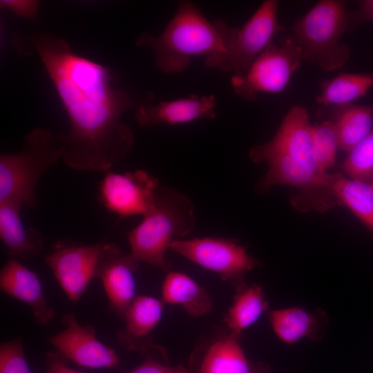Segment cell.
Wrapping results in <instances>:
<instances>
[{"label":"cell","mask_w":373,"mask_h":373,"mask_svg":"<svg viewBox=\"0 0 373 373\" xmlns=\"http://www.w3.org/2000/svg\"><path fill=\"white\" fill-rule=\"evenodd\" d=\"M269 321L277 336L287 344L312 336L317 328L316 317L299 307L271 311Z\"/></svg>","instance_id":"cell-25"},{"label":"cell","mask_w":373,"mask_h":373,"mask_svg":"<svg viewBox=\"0 0 373 373\" xmlns=\"http://www.w3.org/2000/svg\"><path fill=\"white\" fill-rule=\"evenodd\" d=\"M249 154L254 162L265 161L269 166L257 184L260 192H265L274 186L287 184L305 191L323 190L329 193L331 174L328 173H316L296 158L266 143L254 146Z\"/></svg>","instance_id":"cell-13"},{"label":"cell","mask_w":373,"mask_h":373,"mask_svg":"<svg viewBox=\"0 0 373 373\" xmlns=\"http://www.w3.org/2000/svg\"><path fill=\"white\" fill-rule=\"evenodd\" d=\"M64 134L39 127L24 137L21 150L0 155V204L35 207L36 187L42 175L61 157Z\"/></svg>","instance_id":"cell-4"},{"label":"cell","mask_w":373,"mask_h":373,"mask_svg":"<svg viewBox=\"0 0 373 373\" xmlns=\"http://www.w3.org/2000/svg\"><path fill=\"white\" fill-rule=\"evenodd\" d=\"M329 191L331 195L347 207L373 231V186L363 181L332 174Z\"/></svg>","instance_id":"cell-22"},{"label":"cell","mask_w":373,"mask_h":373,"mask_svg":"<svg viewBox=\"0 0 373 373\" xmlns=\"http://www.w3.org/2000/svg\"><path fill=\"white\" fill-rule=\"evenodd\" d=\"M169 250L218 274L236 290L245 285L246 274L259 265L236 239L204 237L175 240Z\"/></svg>","instance_id":"cell-7"},{"label":"cell","mask_w":373,"mask_h":373,"mask_svg":"<svg viewBox=\"0 0 373 373\" xmlns=\"http://www.w3.org/2000/svg\"><path fill=\"white\" fill-rule=\"evenodd\" d=\"M39 1L35 0H1V8L8 9L15 15L34 20L37 18Z\"/></svg>","instance_id":"cell-30"},{"label":"cell","mask_w":373,"mask_h":373,"mask_svg":"<svg viewBox=\"0 0 373 373\" xmlns=\"http://www.w3.org/2000/svg\"><path fill=\"white\" fill-rule=\"evenodd\" d=\"M104 243L83 245L69 240L57 241L44 257L68 298L76 303L95 278Z\"/></svg>","instance_id":"cell-9"},{"label":"cell","mask_w":373,"mask_h":373,"mask_svg":"<svg viewBox=\"0 0 373 373\" xmlns=\"http://www.w3.org/2000/svg\"><path fill=\"white\" fill-rule=\"evenodd\" d=\"M164 303L149 296H136L124 317L125 324L116 333L123 348L146 353L153 345L151 334L160 323Z\"/></svg>","instance_id":"cell-17"},{"label":"cell","mask_w":373,"mask_h":373,"mask_svg":"<svg viewBox=\"0 0 373 373\" xmlns=\"http://www.w3.org/2000/svg\"><path fill=\"white\" fill-rule=\"evenodd\" d=\"M366 21H373V0L359 1L358 9L350 13V26L352 28Z\"/></svg>","instance_id":"cell-32"},{"label":"cell","mask_w":373,"mask_h":373,"mask_svg":"<svg viewBox=\"0 0 373 373\" xmlns=\"http://www.w3.org/2000/svg\"><path fill=\"white\" fill-rule=\"evenodd\" d=\"M0 373H32L26 361L21 338L0 344Z\"/></svg>","instance_id":"cell-28"},{"label":"cell","mask_w":373,"mask_h":373,"mask_svg":"<svg viewBox=\"0 0 373 373\" xmlns=\"http://www.w3.org/2000/svg\"><path fill=\"white\" fill-rule=\"evenodd\" d=\"M278 2L266 0L241 28L229 26L224 30V51L205 66L224 73L242 75L254 61L271 44L285 28L278 23Z\"/></svg>","instance_id":"cell-6"},{"label":"cell","mask_w":373,"mask_h":373,"mask_svg":"<svg viewBox=\"0 0 373 373\" xmlns=\"http://www.w3.org/2000/svg\"><path fill=\"white\" fill-rule=\"evenodd\" d=\"M253 373H265V370L262 367H253Z\"/></svg>","instance_id":"cell-33"},{"label":"cell","mask_w":373,"mask_h":373,"mask_svg":"<svg viewBox=\"0 0 373 373\" xmlns=\"http://www.w3.org/2000/svg\"><path fill=\"white\" fill-rule=\"evenodd\" d=\"M314 152L319 169L327 173L334 164L336 151L339 149L338 137L335 124L325 121L312 126Z\"/></svg>","instance_id":"cell-27"},{"label":"cell","mask_w":373,"mask_h":373,"mask_svg":"<svg viewBox=\"0 0 373 373\" xmlns=\"http://www.w3.org/2000/svg\"><path fill=\"white\" fill-rule=\"evenodd\" d=\"M226 24L221 19L209 21L195 3L182 1L159 36L144 32L136 46L149 48L163 73H179L193 57H204L205 66L224 51Z\"/></svg>","instance_id":"cell-2"},{"label":"cell","mask_w":373,"mask_h":373,"mask_svg":"<svg viewBox=\"0 0 373 373\" xmlns=\"http://www.w3.org/2000/svg\"><path fill=\"white\" fill-rule=\"evenodd\" d=\"M161 294L164 304L180 305L193 317L206 315L213 308V300L205 289L182 272H167Z\"/></svg>","instance_id":"cell-20"},{"label":"cell","mask_w":373,"mask_h":373,"mask_svg":"<svg viewBox=\"0 0 373 373\" xmlns=\"http://www.w3.org/2000/svg\"><path fill=\"white\" fill-rule=\"evenodd\" d=\"M302 52L293 37L280 46L271 44L242 75H233L231 84L236 94L254 100L260 93L283 91L300 66Z\"/></svg>","instance_id":"cell-8"},{"label":"cell","mask_w":373,"mask_h":373,"mask_svg":"<svg viewBox=\"0 0 373 373\" xmlns=\"http://www.w3.org/2000/svg\"><path fill=\"white\" fill-rule=\"evenodd\" d=\"M142 356L143 361L129 373H189L182 365H169L164 349L157 345L152 346Z\"/></svg>","instance_id":"cell-29"},{"label":"cell","mask_w":373,"mask_h":373,"mask_svg":"<svg viewBox=\"0 0 373 373\" xmlns=\"http://www.w3.org/2000/svg\"><path fill=\"white\" fill-rule=\"evenodd\" d=\"M268 302L260 286L247 285L235 290L231 305L224 315L225 327L241 335L254 324L267 309Z\"/></svg>","instance_id":"cell-21"},{"label":"cell","mask_w":373,"mask_h":373,"mask_svg":"<svg viewBox=\"0 0 373 373\" xmlns=\"http://www.w3.org/2000/svg\"><path fill=\"white\" fill-rule=\"evenodd\" d=\"M21 208L12 204H0V237L10 257L30 259L41 251L44 239L38 229L24 226Z\"/></svg>","instance_id":"cell-19"},{"label":"cell","mask_w":373,"mask_h":373,"mask_svg":"<svg viewBox=\"0 0 373 373\" xmlns=\"http://www.w3.org/2000/svg\"><path fill=\"white\" fill-rule=\"evenodd\" d=\"M195 225L191 200L181 192L160 184L152 209L127 233L130 255L138 262L168 272L171 265L166 258V251L172 242L189 235Z\"/></svg>","instance_id":"cell-3"},{"label":"cell","mask_w":373,"mask_h":373,"mask_svg":"<svg viewBox=\"0 0 373 373\" xmlns=\"http://www.w3.org/2000/svg\"><path fill=\"white\" fill-rule=\"evenodd\" d=\"M138 265L116 244L103 245L95 278L101 280L111 308L122 318L136 297L134 274Z\"/></svg>","instance_id":"cell-14"},{"label":"cell","mask_w":373,"mask_h":373,"mask_svg":"<svg viewBox=\"0 0 373 373\" xmlns=\"http://www.w3.org/2000/svg\"><path fill=\"white\" fill-rule=\"evenodd\" d=\"M349 26L350 13L343 1H318L293 26V38L301 48L303 61L325 71L342 67L350 52L340 39Z\"/></svg>","instance_id":"cell-5"},{"label":"cell","mask_w":373,"mask_h":373,"mask_svg":"<svg viewBox=\"0 0 373 373\" xmlns=\"http://www.w3.org/2000/svg\"><path fill=\"white\" fill-rule=\"evenodd\" d=\"M372 186H373V184H372Z\"/></svg>","instance_id":"cell-34"},{"label":"cell","mask_w":373,"mask_h":373,"mask_svg":"<svg viewBox=\"0 0 373 373\" xmlns=\"http://www.w3.org/2000/svg\"><path fill=\"white\" fill-rule=\"evenodd\" d=\"M0 289L28 305L38 324L46 325L55 318L56 312L46 299L37 275L17 258L10 257L1 268Z\"/></svg>","instance_id":"cell-16"},{"label":"cell","mask_w":373,"mask_h":373,"mask_svg":"<svg viewBox=\"0 0 373 373\" xmlns=\"http://www.w3.org/2000/svg\"><path fill=\"white\" fill-rule=\"evenodd\" d=\"M342 169L350 178L367 182L373 178V129L350 151Z\"/></svg>","instance_id":"cell-26"},{"label":"cell","mask_w":373,"mask_h":373,"mask_svg":"<svg viewBox=\"0 0 373 373\" xmlns=\"http://www.w3.org/2000/svg\"><path fill=\"white\" fill-rule=\"evenodd\" d=\"M240 336L226 327H214L196 343L189 373H253L240 344Z\"/></svg>","instance_id":"cell-11"},{"label":"cell","mask_w":373,"mask_h":373,"mask_svg":"<svg viewBox=\"0 0 373 373\" xmlns=\"http://www.w3.org/2000/svg\"><path fill=\"white\" fill-rule=\"evenodd\" d=\"M216 107L213 95L192 94L186 98L141 105L135 109V119L142 126L176 125L197 119H213L216 117Z\"/></svg>","instance_id":"cell-15"},{"label":"cell","mask_w":373,"mask_h":373,"mask_svg":"<svg viewBox=\"0 0 373 373\" xmlns=\"http://www.w3.org/2000/svg\"><path fill=\"white\" fill-rule=\"evenodd\" d=\"M312 129L307 111L295 106L283 118L274 137L266 144L296 158L315 172L326 173L319 169L316 161Z\"/></svg>","instance_id":"cell-18"},{"label":"cell","mask_w":373,"mask_h":373,"mask_svg":"<svg viewBox=\"0 0 373 373\" xmlns=\"http://www.w3.org/2000/svg\"><path fill=\"white\" fill-rule=\"evenodd\" d=\"M321 93L316 100L324 106L347 105L366 95L373 87V73H341L321 82Z\"/></svg>","instance_id":"cell-23"},{"label":"cell","mask_w":373,"mask_h":373,"mask_svg":"<svg viewBox=\"0 0 373 373\" xmlns=\"http://www.w3.org/2000/svg\"><path fill=\"white\" fill-rule=\"evenodd\" d=\"M66 327L46 338L64 357L76 364L92 369L114 368L119 365L116 352L102 343L93 325H82L74 314L64 315Z\"/></svg>","instance_id":"cell-12"},{"label":"cell","mask_w":373,"mask_h":373,"mask_svg":"<svg viewBox=\"0 0 373 373\" xmlns=\"http://www.w3.org/2000/svg\"><path fill=\"white\" fill-rule=\"evenodd\" d=\"M28 40L40 57L68 115L63 159L79 171H107L131 151L133 135L121 118L150 103L111 84L108 70L74 52L66 40L45 33Z\"/></svg>","instance_id":"cell-1"},{"label":"cell","mask_w":373,"mask_h":373,"mask_svg":"<svg viewBox=\"0 0 373 373\" xmlns=\"http://www.w3.org/2000/svg\"><path fill=\"white\" fill-rule=\"evenodd\" d=\"M335 124L339 149L350 151L373 126V106L347 104L337 114Z\"/></svg>","instance_id":"cell-24"},{"label":"cell","mask_w":373,"mask_h":373,"mask_svg":"<svg viewBox=\"0 0 373 373\" xmlns=\"http://www.w3.org/2000/svg\"><path fill=\"white\" fill-rule=\"evenodd\" d=\"M64 357L58 352H49L47 354L46 370L44 373H83L70 367Z\"/></svg>","instance_id":"cell-31"},{"label":"cell","mask_w":373,"mask_h":373,"mask_svg":"<svg viewBox=\"0 0 373 373\" xmlns=\"http://www.w3.org/2000/svg\"><path fill=\"white\" fill-rule=\"evenodd\" d=\"M159 180L143 170L107 172L99 185V199L111 212L121 217L144 216L153 207Z\"/></svg>","instance_id":"cell-10"}]
</instances>
